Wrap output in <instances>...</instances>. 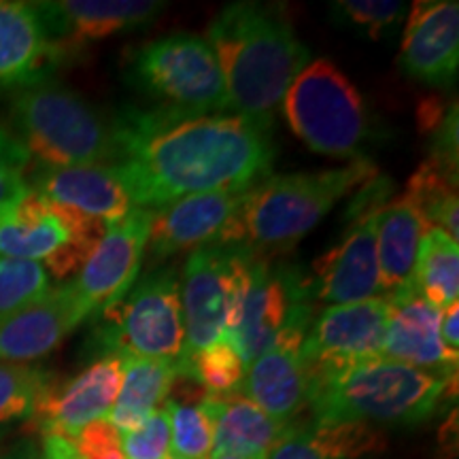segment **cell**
<instances>
[{
	"mask_svg": "<svg viewBox=\"0 0 459 459\" xmlns=\"http://www.w3.org/2000/svg\"><path fill=\"white\" fill-rule=\"evenodd\" d=\"M204 39L220 65L228 111L273 126L287 90L311 62L285 11L279 4L232 3L215 15Z\"/></svg>",
	"mask_w": 459,
	"mask_h": 459,
	"instance_id": "7a4b0ae2",
	"label": "cell"
},
{
	"mask_svg": "<svg viewBox=\"0 0 459 459\" xmlns=\"http://www.w3.org/2000/svg\"><path fill=\"white\" fill-rule=\"evenodd\" d=\"M245 192L196 194L152 211L147 262L158 268V264L172 255L217 243L230 217L237 213Z\"/></svg>",
	"mask_w": 459,
	"mask_h": 459,
	"instance_id": "2e32d148",
	"label": "cell"
},
{
	"mask_svg": "<svg viewBox=\"0 0 459 459\" xmlns=\"http://www.w3.org/2000/svg\"><path fill=\"white\" fill-rule=\"evenodd\" d=\"M28 186L54 203L73 206L79 213L102 220L107 226L122 221L136 209L115 166H39Z\"/></svg>",
	"mask_w": 459,
	"mask_h": 459,
	"instance_id": "603a6c76",
	"label": "cell"
},
{
	"mask_svg": "<svg viewBox=\"0 0 459 459\" xmlns=\"http://www.w3.org/2000/svg\"><path fill=\"white\" fill-rule=\"evenodd\" d=\"M32 4L49 37L68 56L82 45L152 24L166 9L160 0H49Z\"/></svg>",
	"mask_w": 459,
	"mask_h": 459,
	"instance_id": "e0dca14e",
	"label": "cell"
},
{
	"mask_svg": "<svg viewBox=\"0 0 459 459\" xmlns=\"http://www.w3.org/2000/svg\"><path fill=\"white\" fill-rule=\"evenodd\" d=\"M381 209L351 215L338 243L313 262L308 277L313 300L351 304L383 298L377 255V215Z\"/></svg>",
	"mask_w": 459,
	"mask_h": 459,
	"instance_id": "5bb4252c",
	"label": "cell"
},
{
	"mask_svg": "<svg viewBox=\"0 0 459 459\" xmlns=\"http://www.w3.org/2000/svg\"><path fill=\"white\" fill-rule=\"evenodd\" d=\"M170 419V451L183 459H209L213 451V423L200 404L166 400Z\"/></svg>",
	"mask_w": 459,
	"mask_h": 459,
	"instance_id": "1f68e13d",
	"label": "cell"
},
{
	"mask_svg": "<svg viewBox=\"0 0 459 459\" xmlns=\"http://www.w3.org/2000/svg\"><path fill=\"white\" fill-rule=\"evenodd\" d=\"M311 287L300 266L249 254L228 341L245 370L287 330L315 319Z\"/></svg>",
	"mask_w": 459,
	"mask_h": 459,
	"instance_id": "30bf717a",
	"label": "cell"
},
{
	"mask_svg": "<svg viewBox=\"0 0 459 459\" xmlns=\"http://www.w3.org/2000/svg\"><path fill=\"white\" fill-rule=\"evenodd\" d=\"M0 459H43L41 457V451H39V446L34 440H20V443H15L11 449H7L0 455Z\"/></svg>",
	"mask_w": 459,
	"mask_h": 459,
	"instance_id": "ab89813d",
	"label": "cell"
},
{
	"mask_svg": "<svg viewBox=\"0 0 459 459\" xmlns=\"http://www.w3.org/2000/svg\"><path fill=\"white\" fill-rule=\"evenodd\" d=\"M82 459H126L122 451V434L105 419H96L68 438Z\"/></svg>",
	"mask_w": 459,
	"mask_h": 459,
	"instance_id": "8d00e7d4",
	"label": "cell"
},
{
	"mask_svg": "<svg viewBox=\"0 0 459 459\" xmlns=\"http://www.w3.org/2000/svg\"><path fill=\"white\" fill-rule=\"evenodd\" d=\"M400 66L421 83H451L459 66V4L455 0H419L406 20Z\"/></svg>",
	"mask_w": 459,
	"mask_h": 459,
	"instance_id": "d6986e66",
	"label": "cell"
},
{
	"mask_svg": "<svg viewBox=\"0 0 459 459\" xmlns=\"http://www.w3.org/2000/svg\"><path fill=\"white\" fill-rule=\"evenodd\" d=\"M149 221L152 211L134 209L122 221L108 226L99 247L71 281L83 321L107 311L134 287L145 260Z\"/></svg>",
	"mask_w": 459,
	"mask_h": 459,
	"instance_id": "4fadbf2b",
	"label": "cell"
},
{
	"mask_svg": "<svg viewBox=\"0 0 459 459\" xmlns=\"http://www.w3.org/2000/svg\"><path fill=\"white\" fill-rule=\"evenodd\" d=\"M122 389V358L105 355L66 383H51L30 421L43 436L73 438L83 426L105 419Z\"/></svg>",
	"mask_w": 459,
	"mask_h": 459,
	"instance_id": "9a60e30c",
	"label": "cell"
},
{
	"mask_svg": "<svg viewBox=\"0 0 459 459\" xmlns=\"http://www.w3.org/2000/svg\"><path fill=\"white\" fill-rule=\"evenodd\" d=\"M213 423L211 457L232 455L240 459H268L274 446L296 423H281L268 417L243 394L206 395L200 402Z\"/></svg>",
	"mask_w": 459,
	"mask_h": 459,
	"instance_id": "cb8c5ba5",
	"label": "cell"
},
{
	"mask_svg": "<svg viewBox=\"0 0 459 459\" xmlns=\"http://www.w3.org/2000/svg\"><path fill=\"white\" fill-rule=\"evenodd\" d=\"M378 175L366 158L317 172L266 177L247 189L217 243L238 247L255 257L291 251L338 200L358 192Z\"/></svg>",
	"mask_w": 459,
	"mask_h": 459,
	"instance_id": "3957f363",
	"label": "cell"
},
{
	"mask_svg": "<svg viewBox=\"0 0 459 459\" xmlns=\"http://www.w3.org/2000/svg\"><path fill=\"white\" fill-rule=\"evenodd\" d=\"M49 274L41 264L0 257V321L49 290Z\"/></svg>",
	"mask_w": 459,
	"mask_h": 459,
	"instance_id": "d6a6232c",
	"label": "cell"
},
{
	"mask_svg": "<svg viewBox=\"0 0 459 459\" xmlns=\"http://www.w3.org/2000/svg\"><path fill=\"white\" fill-rule=\"evenodd\" d=\"M91 347L117 358L179 361L186 353V324L179 294V273L158 266L115 302L96 315Z\"/></svg>",
	"mask_w": 459,
	"mask_h": 459,
	"instance_id": "52a82bcc",
	"label": "cell"
},
{
	"mask_svg": "<svg viewBox=\"0 0 459 459\" xmlns=\"http://www.w3.org/2000/svg\"><path fill=\"white\" fill-rule=\"evenodd\" d=\"M334 9L349 24L361 28L375 41L389 28L400 24L406 13V4L395 3V0H342V3H334Z\"/></svg>",
	"mask_w": 459,
	"mask_h": 459,
	"instance_id": "836d02e7",
	"label": "cell"
},
{
	"mask_svg": "<svg viewBox=\"0 0 459 459\" xmlns=\"http://www.w3.org/2000/svg\"><path fill=\"white\" fill-rule=\"evenodd\" d=\"M400 198L415 209L426 232L443 230L453 240H457L459 230V198L457 175L443 169L434 160H426L412 172Z\"/></svg>",
	"mask_w": 459,
	"mask_h": 459,
	"instance_id": "4316f807",
	"label": "cell"
},
{
	"mask_svg": "<svg viewBox=\"0 0 459 459\" xmlns=\"http://www.w3.org/2000/svg\"><path fill=\"white\" fill-rule=\"evenodd\" d=\"M179 372H187L209 395L234 394L245 378V366L230 341L206 347L179 361Z\"/></svg>",
	"mask_w": 459,
	"mask_h": 459,
	"instance_id": "4dcf8cb0",
	"label": "cell"
},
{
	"mask_svg": "<svg viewBox=\"0 0 459 459\" xmlns=\"http://www.w3.org/2000/svg\"><path fill=\"white\" fill-rule=\"evenodd\" d=\"M423 234L426 228L415 209L400 196L381 206L377 215V255L383 298L415 290L412 277Z\"/></svg>",
	"mask_w": 459,
	"mask_h": 459,
	"instance_id": "d4e9b609",
	"label": "cell"
},
{
	"mask_svg": "<svg viewBox=\"0 0 459 459\" xmlns=\"http://www.w3.org/2000/svg\"><path fill=\"white\" fill-rule=\"evenodd\" d=\"M126 82L158 108L186 115L228 111V94L215 51L204 37L175 32L136 45L124 56Z\"/></svg>",
	"mask_w": 459,
	"mask_h": 459,
	"instance_id": "8992f818",
	"label": "cell"
},
{
	"mask_svg": "<svg viewBox=\"0 0 459 459\" xmlns=\"http://www.w3.org/2000/svg\"><path fill=\"white\" fill-rule=\"evenodd\" d=\"M177 372V361L122 358V389L108 412L119 434L141 428L169 400Z\"/></svg>",
	"mask_w": 459,
	"mask_h": 459,
	"instance_id": "484cf974",
	"label": "cell"
},
{
	"mask_svg": "<svg viewBox=\"0 0 459 459\" xmlns=\"http://www.w3.org/2000/svg\"><path fill=\"white\" fill-rule=\"evenodd\" d=\"M66 57L32 3L0 0V88L24 90L48 82Z\"/></svg>",
	"mask_w": 459,
	"mask_h": 459,
	"instance_id": "ffe728a7",
	"label": "cell"
},
{
	"mask_svg": "<svg viewBox=\"0 0 459 459\" xmlns=\"http://www.w3.org/2000/svg\"><path fill=\"white\" fill-rule=\"evenodd\" d=\"M311 446L324 457L330 459H358L368 453H381L385 449L383 434L361 421L325 423V426H304Z\"/></svg>",
	"mask_w": 459,
	"mask_h": 459,
	"instance_id": "f546056e",
	"label": "cell"
},
{
	"mask_svg": "<svg viewBox=\"0 0 459 459\" xmlns=\"http://www.w3.org/2000/svg\"><path fill=\"white\" fill-rule=\"evenodd\" d=\"M82 324L73 285L49 287L37 300L0 321V361L30 364L41 359Z\"/></svg>",
	"mask_w": 459,
	"mask_h": 459,
	"instance_id": "44dd1931",
	"label": "cell"
},
{
	"mask_svg": "<svg viewBox=\"0 0 459 459\" xmlns=\"http://www.w3.org/2000/svg\"><path fill=\"white\" fill-rule=\"evenodd\" d=\"M209 459H240V457H232V455H220V457H209Z\"/></svg>",
	"mask_w": 459,
	"mask_h": 459,
	"instance_id": "60d3db41",
	"label": "cell"
},
{
	"mask_svg": "<svg viewBox=\"0 0 459 459\" xmlns=\"http://www.w3.org/2000/svg\"><path fill=\"white\" fill-rule=\"evenodd\" d=\"M0 438H3V432H0Z\"/></svg>",
	"mask_w": 459,
	"mask_h": 459,
	"instance_id": "7bdbcfd3",
	"label": "cell"
},
{
	"mask_svg": "<svg viewBox=\"0 0 459 459\" xmlns=\"http://www.w3.org/2000/svg\"><path fill=\"white\" fill-rule=\"evenodd\" d=\"M115 170L136 209L209 192H245L271 177L273 126L234 113L126 107L113 115Z\"/></svg>",
	"mask_w": 459,
	"mask_h": 459,
	"instance_id": "6da1fadb",
	"label": "cell"
},
{
	"mask_svg": "<svg viewBox=\"0 0 459 459\" xmlns=\"http://www.w3.org/2000/svg\"><path fill=\"white\" fill-rule=\"evenodd\" d=\"M457 375L446 377L385 358L317 377L308 389L315 423H415L434 415Z\"/></svg>",
	"mask_w": 459,
	"mask_h": 459,
	"instance_id": "277c9868",
	"label": "cell"
},
{
	"mask_svg": "<svg viewBox=\"0 0 459 459\" xmlns=\"http://www.w3.org/2000/svg\"><path fill=\"white\" fill-rule=\"evenodd\" d=\"M54 375L34 364L0 361V426L32 419Z\"/></svg>",
	"mask_w": 459,
	"mask_h": 459,
	"instance_id": "f1b7e54d",
	"label": "cell"
},
{
	"mask_svg": "<svg viewBox=\"0 0 459 459\" xmlns=\"http://www.w3.org/2000/svg\"><path fill=\"white\" fill-rule=\"evenodd\" d=\"M30 156L13 132L0 128V209L15 203L28 189Z\"/></svg>",
	"mask_w": 459,
	"mask_h": 459,
	"instance_id": "d590c367",
	"label": "cell"
},
{
	"mask_svg": "<svg viewBox=\"0 0 459 459\" xmlns=\"http://www.w3.org/2000/svg\"><path fill=\"white\" fill-rule=\"evenodd\" d=\"M457 319H459V304L445 308L440 313V338H443L445 347L451 351H457L459 347V334H457Z\"/></svg>",
	"mask_w": 459,
	"mask_h": 459,
	"instance_id": "f35d334b",
	"label": "cell"
},
{
	"mask_svg": "<svg viewBox=\"0 0 459 459\" xmlns=\"http://www.w3.org/2000/svg\"><path fill=\"white\" fill-rule=\"evenodd\" d=\"M122 451L126 459L170 457V419L166 406H160L141 428L122 434Z\"/></svg>",
	"mask_w": 459,
	"mask_h": 459,
	"instance_id": "e575fe53",
	"label": "cell"
},
{
	"mask_svg": "<svg viewBox=\"0 0 459 459\" xmlns=\"http://www.w3.org/2000/svg\"><path fill=\"white\" fill-rule=\"evenodd\" d=\"M13 136L30 160L49 169L117 164L113 115L90 105L77 91L43 82L11 99Z\"/></svg>",
	"mask_w": 459,
	"mask_h": 459,
	"instance_id": "5b68a950",
	"label": "cell"
},
{
	"mask_svg": "<svg viewBox=\"0 0 459 459\" xmlns=\"http://www.w3.org/2000/svg\"><path fill=\"white\" fill-rule=\"evenodd\" d=\"M169 459H183V457H175V455H172V457H169Z\"/></svg>",
	"mask_w": 459,
	"mask_h": 459,
	"instance_id": "b9f144b4",
	"label": "cell"
},
{
	"mask_svg": "<svg viewBox=\"0 0 459 459\" xmlns=\"http://www.w3.org/2000/svg\"><path fill=\"white\" fill-rule=\"evenodd\" d=\"M268 459H330L317 453L308 443L304 426H294L281 443L274 446Z\"/></svg>",
	"mask_w": 459,
	"mask_h": 459,
	"instance_id": "74e56055",
	"label": "cell"
},
{
	"mask_svg": "<svg viewBox=\"0 0 459 459\" xmlns=\"http://www.w3.org/2000/svg\"><path fill=\"white\" fill-rule=\"evenodd\" d=\"M107 223L54 203L28 186L0 209V257L37 262L57 281L77 277L105 237Z\"/></svg>",
	"mask_w": 459,
	"mask_h": 459,
	"instance_id": "9c48e42d",
	"label": "cell"
},
{
	"mask_svg": "<svg viewBox=\"0 0 459 459\" xmlns=\"http://www.w3.org/2000/svg\"><path fill=\"white\" fill-rule=\"evenodd\" d=\"M281 107L291 132L321 156L361 160L372 139L359 90L328 57L304 66Z\"/></svg>",
	"mask_w": 459,
	"mask_h": 459,
	"instance_id": "ba28073f",
	"label": "cell"
},
{
	"mask_svg": "<svg viewBox=\"0 0 459 459\" xmlns=\"http://www.w3.org/2000/svg\"><path fill=\"white\" fill-rule=\"evenodd\" d=\"M308 330L311 325L287 330L245 370L240 383L243 395L281 423H294L296 415L308 404L311 375L302 353Z\"/></svg>",
	"mask_w": 459,
	"mask_h": 459,
	"instance_id": "ac0fdd59",
	"label": "cell"
},
{
	"mask_svg": "<svg viewBox=\"0 0 459 459\" xmlns=\"http://www.w3.org/2000/svg\"><path fill=\"white\" fill-rule=\"evenodd\" d=\"M387 321L389 304L385 298L330 304L324 308L313 319L302 347L311 381L381 358Z\"/></svg>",
	"mask_w": 459,
	"mask_h": 459,
	"instance_id": "7c38bea8",
	"label": "cell"
},
{
	"mask_svg": "<svg viewBox=\"0 0 459 459\" xmlns=\"http://www.w3.org/2000/svg\"><path fill=\"white\" fill-rule=\"evenodd\" d=\"M249 254L238 247L206 245L192 251L179 277L186 353L226 342Z\"/></svg>",
	"mask_w": 459,
	"mask_h": 459,
	"instance_id": "8fae6325",
	"label": "cell"
},
{
	"mask_svg": "<svg viewBox=\"0 0 459 459\" xmlns=\"http://www.w3.org/2000/svg\"><path fill=\"white\" fill-rule=\"evenodd\" d=\"M389 321L381 358L400 361L428 372L457 375V351L445 347L440 338V313L417 290L385 298Z\"/></svg>",
	"mask_w": 459,
	"mask_h": 459,
	"instance_id": "7402d4cb",
	"label": "cell"
},
{
	"mask_svg": "<svg viewBox=\"0 0 459 459\" xmlns=\"http://www.w3.org/2000/svg\"><path fill=\"white\" fill-rule=\"evenodd\" d=\"M417 294L438 308L459 304V247L443 230H429L419 245L412 277Z\"/></svg>",
	"mask_w": 459,
	"mask_h": 459,
	"instance_id": "83f0119b",
	"label": "cell"
}]
</instances>
